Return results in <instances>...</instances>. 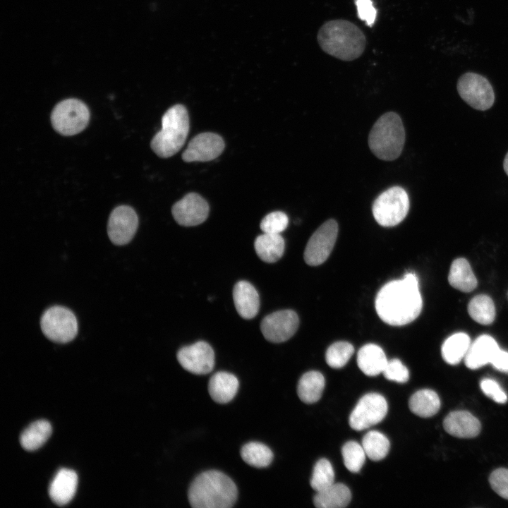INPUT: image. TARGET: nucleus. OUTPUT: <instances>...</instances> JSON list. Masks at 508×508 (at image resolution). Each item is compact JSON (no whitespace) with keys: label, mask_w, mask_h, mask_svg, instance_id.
<instances>
[{"label":"nucleus","mask_w":508,"mask_h":508,"mask_svg":"<svg viewBox=\"0 0 508 508\" xmlns=\"http://www.w3.org/2000/svg\"><path fill=\"white\" fill-rule=\"evenodd\" d=\"M422 297L414 273H406L402 279L391 281L378 291L375 309L385 323L401 326L413 321L421 313Z\"/></svg>","instance_id":"obj_1"},{"label":"nucleus","mask_w":508,"mask_h":508,"mask_svg":"<svg viewBox=\"0 0 508 508\" xmlns=\"http://www.w3.org/2000/svg\"><path fill=\"white\" fill-rule=\"evenodd\" d=\"M317 40L323 52L344 61L359 58L366 47V37L362 30L344 19L325 22L318 30Z\"/></svg>","instance_id":"obj_2"},{"label":"nucleus","mask_w":508,"mask_h":508,"mask_svg":"<svg viewBox=\"0 0 508 508\" xmlns=\"http://www.w3.org/2000/svg\"><path fill=\"white\" fill-rule=\"evenodd\" d=\"M237 495L234 482L216 470L198 475L188 492L189 503L194 508H229L235 504Z\"/></svg>","instance_id":"obj_3"},{"label":"nucleus","mask_w":508,"mask_h":508,"mask_svg":"<svg viewBox=\"0 0 508 508\" xmlns=\"http://www.w3.org/2000/svg\"><path fill=\"white\" fill-rule=\"evenodd\" d=\"M405 143V131L395 112L382 114L374 123L368 137L372 152L379 159L392 161L401 155Z\"/></svg>","instance_id":"obj_4"},{"label":"nucleus","mask_w":508,"mask_h":508,"mask_svg":"<svg viewBox=\"0 0 508 508\" xmlns=\"http://www.w3.org/2000/svg\"><path fill=\"white\" fill-rule=\"evenodd\" d=\"M188 131V111L182 104H176L163 115L162 128L152 138L151 147L160 157H171L184 145Z\"/></svg>","instance_id":"obj_5"},{"label":"nucleus","mask_w":508,"mask_h":508,"mask_svg":"<svg viewBox=\"0 0 508 508\" xmlns=\"http://www.w3.org/2000/svg\"><path fill=\"white\" fill-rule=\"evenodd\" d=\"M409 199L401 187L393 186L380 194L373 202L372 212L376 222L382 226L399 224L407 215Z\"/></svg>","instance_id":"obj_6"},{"label":"nucleus","mask_w":508,"mask_h":508,"mask_svg":"<svg viewBox=\"0 0 508 508\" xmlns=\"http://www.w3.org/2000/svg\"><path fill=\"white\" fill-rule=\"evenodd\" d=\"M90 120L87 107L77 99H67L54 108L51 121L53 128L64 135H73L84 130Z\"/></svg>","instance_id":"obj_7"},{"label":"nucleus","mask_w":508,"mask_h":508,"mask_svg":"<svg viewBox=\"0 0 508 508\" xmlns=\"http://www.w3.org/2000/svg\"><path fill=\"white\" fill-rule=\"evenodd\" d=\"M41 329L46 337L57 343L72 341L78 334V322L69 309L52 306L44 311L40 320Z\"/></svg>","instance_id":"obj_8"},{"label":"nucleus","mask_w":508,"mask_h":508,"mask_svg":"<svg viewBox=\"0 0 508 508\" xmlns=\"http://www.w3.org/2000/svg\"><path fill=\"white\" fill-rule=\"evenodd\" d=\"M457 91L463 100L475 109L485 111L495 102V93L489 80L484 76L468 72L458 80Z\"/></svg>","instance_id":"obj_9"},{"label":"nucleus","mask_w":508,"mask_h":508,"mask_svg":"<svg viewBox=\"0 0 508 508\" xmlns=\"http://www.w3.org/2000/svg\"><path fill=\"white\" fill-rule=\"evenodd\" d=\"M385 397L377 393L363 396L349 416V425L355 430H363L381 422L387 413Z\"/></svg>","instance_id":"obj_10"},{"label":"nucleus","mask_w":508,"mask_h":508,"mask_svg":"<svg viewBox=\"0 0 508 508\" xmlns=\"http://www.w3.org/2000/svg\"><path fill=\"white\" fill-rule=\"evenodd\" d=\"M338 234L334 219L325 222L309 238L304 251V260L311 266L323 263L331 253Z\"/></svg>","instance_id":"obj_11"},{"label":"nucleus","mask_w":508,"mask_h":508,"mask_svg":"<svg viewBox=\"0 0 508 508\" xmlns=\"http://www.w3.org/2000/svg\"><path fill=\"white\" fill-rule=\"evenodd\" d=\"M299 324L296 313L291 310L274 312L265 317L260 324L264 337L273 343L289 339L297 331Z\"/></svg>","instance_id":"obj_12"},{"label":"nucleus","mask_w":508,"mask_h":508,"mask_svg":"<svg viewBox=\"0 0 508 508\" xmlns=\"http://www.w3.org/2000/svg\"><path fill=\"white\" fill-rule=\"evenodd\" d=\"M176 358L183 368L195 375L207 374L214 365V351L204 341L182 347L179 350Z\"/></svg>","instance_id":"obj_13"},{"label":"nucleus","mask_w":508,"mask_h":508,"mask_svg":"<svg viewBox=\"0 0 508 508\" xmlns=\"http://www.w3.org/2000/svg\"><path fill=\"white\" fill-rule=\"evenodd\" d=\"M138 226V215L131 207H116L109 218L107 233L109 239L118 246L127 244L134 236Z\"/></svg>","instance_id":"obj_14"},{"label":"nucleus","mask_w":508,"mask_h":508,"mask_svg":"<svg viewBox=\"0 0 508 508\" xmlns=\"http://www.w3.org/2000/svg\"><path fill=\"white\" fill-rule=\"evenodd\" d=\"M176 222L182 226L200 224L207 218L209 205L199 194L190 193L176 202L171 208Z\"/></svg>","instance_id":"obj_15"},{"label":"nucleus","mask_w":508,"mask_h":508,"mask_svg":"<svg viewBox=\"0 0 508 508\" xmlns=\"http://www.w3.org/2000/svg\"><path fill=\"white\" fill-rule=\"evenodd\" d=\"M224 149L222 138L214 133H202L195 136L182 154L187 162H207L219 157Z\"/></svg>","instance_id":"obj_16"},{"label":"nucleus","mask_w":508,"mask_h":508,"mask_svg":"<svg viewBox=\"0 0 508 508\" xmlns=\"http://www.w3.org/2000/svg\"><path fill=\"white\" fill-rule=\"evenodd\" d=\"M78 482L77 473L73 470L60 469L49 485V495L51 500L59 506L68 504L75 494Z\"/></svg>","instance_id":"obj_17"},{"label":"nucleus","mask_w":508,"mask_h":508,"mask_svg":"<svg viewBox=\"0 0 508 508\" xmlns=\"http://www.w3.org/2000/svg\"><path fill=\"white\" fill-rule=\"evenodd\" d=\"M443 427L449 435L459 438H472L480 431L479 421L466 411L449 413L444 419Z\"/></svg>","instance_id":"obj_18"},{"label":"nucleus","mask_w":508,"mask_h":508,"mask_svg":"<svg viewBox=\"0 0 508 508\" xmlns=\"http://www.w3.org/2000/svg\"><path fill=\"white\" fill-rule=\"evenodd\" d=\"M499 349L497 343L491 336L481 335L471 344L464 358L465 364L467 368L475 370L491 363Z\"/></svg>","instance_id":"obj_19"},{"label":"nucleus","mask_w":508,"mask_h":508,"mask_svg":"<svg viewBox=\"0 0 508 508\" xmlns=\"http://www.w3.org/2000/svg\"><path fill=\"white\" fill-rule=\"evenodd\" d=\"M233 298L235 308L241 318L251 319L258 314L260 308L259 295L250 282H237L233 289Z\"/></svg>","instance_id":"obj_20"},{"label":"nucleus","mask_w":508,"mask_h":508,"mask_svg":"<svg viewBox=\"0 0 508 508\" xmlns=\"http://www.w3.org/2000/svg\"><path fill=\"white\" fill-rule=\"evenodd\" d=\"M238 387V380L234 375L221 371L210 377L208 392L215 402L226 404L234 398Z\"/></svg>","instance_id":"obj_21"},{"label":"nucleus","mask_w":508,"mask_h":508,"mask_svg":"<svg viewBox=\"0 0 508 508\" xmlns=\"http://www.w3.org/2000/svg\"><path fill=\"white\" fill-rule=\"evenodd\" d=\"M388 360L382 349L374 344L362 346L357 354V364L368 376L382 373Z\"/></svg>","instance_id":"obj_22"},{"label":"nucleus","mask_w":508,"mask_h":508,"mask_svg":"<svg viewBox=\"0 0 508 508\" xmlns=\"http://www.w3.org/2000/svg\"><path fill=\"white\" fill-rule=\"evenodd\" d=\"M351 499V491L343 483H333L317 492L313 503L318 508H341L346 507Z\"/></svg>","instance_id":"obj_23"},{"label":"nucleus","mask_w":508,"mask_h":508,"mask_svg":"<svg viewBox=\"0 0 508 508\" xmlns=\"http://www.w3.org/2000/svg\"><path fill=\"white\" fill-rule=\"evenodd\" d=\"M254 247L262 261L273 263L283 255L285 243L280 234L264 233L255 238Z\"/></svg>","instance_id":"obj_24"},{"label":"nucleus","mask_w":508,"mask_h":508,"mask_svg":"<svg viewBox=\"0 0 508 508\" xmlns=\"http://www.w3.org/2000/svg\"><path fill=\"white\" fill-rule=\"evenodd\" d=\"M325 380L323 375L318 371H309L300 378L297 393L299 399L306 404L317 402L321 397Z\"/></svg>","instance_id":"obj_25"},{"label":"nucleus","mask_w":508,"mask_h":508,"mask_svg":"<svg viewBox=\"0 0 508 508\" xmlns=\"http://www.w3.org/2000/svg\"><path fill=\"white\" fill-rule=\"evenodd\" d=\"M448 281L451 286L463 292H471L477 286V279L471 265L464 258L454 260L450 267Z\"/></svg>","instance_id":"obj_26"},{"label":"nucleus","mask_w":508,"mask_h":508,"mask_svg":"<svg viewBox=\"0 0 508 508\" xmlns=\"http://www.w3.org/2000/svg\"><path fill=\"white\" fill-rule=\"evenodd\" d=\"M411 411L422 418H428L437 413L440 400L437 394L431 389H424L416 392L410 398Z\"/></svg>","instance_id":"obj_27"},{"label":"nucleus","mask_w":508,"mask_h":508,"mask_svg":"<svg viewBox=\"0 0 508 508\" xmlns=\"http://www.w3.org/2000/svg\"><path fill=\"white\" fill-rule=\"evenodd\" d=\"M52 428L49 422L39 420L31 423L21 433L20 442L23 449L34 451L41 447L52 435Z\"/></svg>","instance_id":"obj_28"},{"label":"nucleus","mask_w":508,"mask_h":508,"mask_svg":"<svg viewBox=\"0 0 508 508\" xmlns=\"http://www.w3.org/2000/svg\"><path fill=\"white\" fill-rule=\"evenodd\" d=\"M470 345V338L466 334L456 333L444 341L442 356L446 363L456 365L465 358Z\"/></svg>","instance_id":"obj_29"},{"label":"nucleus","mask_w":508,"mask_h":508,"mask_svg":"<svg viewBox=\"0 0 508 508\" xmlns=\"http://www.w3.org/2000/svg\"><path fill=\"white\" fill-rule=\"evenodd\" d=\"M242 459L248 465L255 468H265L272 461L273 453L265 445L258 442H250L241 449Z\"/></svg>","instance_id":"obj_30"},{"label":"nucleus","mask_w":508,"mask_h":508,"mask_svg":"<svg viewBox=\"0 0 508 508\" xmlns=\"http://www.w3.org/2000/svg\"><path fill=\"white\" fill-rule=\"evenodd\" d=\"M362 446L366 456L370 460L380 461L388 454L390 443L388 438L382 433L370 430L363 437Z\"/></svg>","instance_id":"obj_31"},{"label":"nucleus","mask_w":508,"mask_h":508,"mask_svg":"<svg viewBox=\"0 0 508 508\" xmlns=\"http://www.w3.org/2000/svg\"><path fill=\"white\" fill-rule=\"evenodd\" d=\"M468 312L475 321L481 325H490L495 318V304L486 295H478L473 298L468 303Z\"/></svg>","instance_id":"obj_32"},{"label":"nucleus","mask_w":508,"mask_h":508,"mask_svg":"<svg viewBox=\"0 0 508 508\" xmlns=\"http://www.w3.org/2000/svg\"><path fill=\"white\" fill-rule=\"evenodd\" d=\"M310 485L316 492L320 491L334 483V471L331 463L321 459L315 464L310 480Z\"/></svg>","instance_id":"obj_33"},{"label":"nucleus","mask_w":508,"mask_h":508,"mask_svg":"<svg viewBox=\"0 0 508 508\" xmlns=\"http://www.w3.org/2000/svg\"><path fill=\"white\" fill-rule=\"evenodd\" d=\"M341 454L346 468L352 473H357L361 469L367 456L362 445L355 441L345 443Z\"/></svg>","instance_id":"obj_34"},{"label":"nucleus","mask_w":508,"mask_h":508,"mask_svg":"<svg viewBox=\"0 0 508 508\" xmlns=\"http://www.w3.org/2000/svg\"><path fill=\"white\" fill-rule=\"evenodd\" d=\"M354 352L353 345L347 341H337L329 346L326 351V362L331 368L344 367Z\"/></svg>","instance_id":"obj_35"},{"label":"nucleus","mask_w":508,"mask_h":508,"mask_svg":"<svg viewBox=\"0 0 508 508\" xmlns=\"http://www.w3.org/2000/svg\"><path fill=\"white\" fill-rule=\"evenodd\" d=\"M288 224L287 215L283 212L275 211L267 214L260 226L263 233L280 234L286 229Z\"/></svg>","instance_id":"obj_36"},{"label":"nucleus","mask_w":508,"mask_h":508,"mask_svg":"<svg viewBox=\"0 0 508 508\" xmlns=\"http://www.w3.org/2000/svg\"><path fill=\"white\" fill-rule=\"evenodd\" d=\"M386 379L399 383H405L409 380V372L402 362L397 358L387 361L382 372Z\"/></svg>","instance_id":"obj_37"},{"label":"nucleus","mask_w":508,"mask_h":508,"mask_svg":"<svg viewBox=\"0 0 508 508\" xmlns=\"http://www.w3.org/2000/svg\"><path fill=\"white\" fill-rule=\"evenodd\" d=\"M492 490L502 498L508 500V469L500 468L489 477Z\"/></svg>","instance_id":"obj_38"},{"label":"nucleus","mask_w":508,"mask_h":508,"mask_svg":"<svg viewBox=\"0 0 508 508\" xmlns=\"http://www.w3.org/2000/svg\"><path fill=\"white\" fill-rule=\"evenodd\" d=\"M483 392L499 404H504L507 401V396L499 384L494 380L485 378L480 384Z\"/></svg>","instance_id":"obj_39"},{"label":"nucleus","mask_w":508,"mask_h":508,"mask_svg":"<svg viewBox=\"0 0 508 508\" xmlns=\"http://www.w3.org/2000/svg\"><path fill=\"white\" fill-rule=\"evenodd\" d=\"M355 4L358 18L364 20L368 26H373L375 21L377 11L373 6L372 1L355 0Z\"/></svg>","instance_id":"obj_40"},{"label":"nucleus","mask_w":508,"mask_h":508,"mask_svg":"<svg viewBox=\"0 0 508 508\" xmlns=\"http://www.w3.org/2000/svg\"><path fill=\"white\" fill-rule=\"evenodd\" d=\"M491 364L497 370L508 373V352L500 349L491 361Z\"/></svg>","instance_id":"obj_41"},{"label":"nucleus","mask_w":508,"mask_h":508,"mask_svg":"<svg viewBox=\"0 0 508 508\" xmlns=\"http://www.w3.org/2000/svg\"><path fill=\"white\" fill-rule=\"evenodd\" d=\"M503 167H504V170L505 173L508 176V152L507 153V155L504 157V162H503Z\"/></svg>","instance_id":"obj_42"}]
</instances>
